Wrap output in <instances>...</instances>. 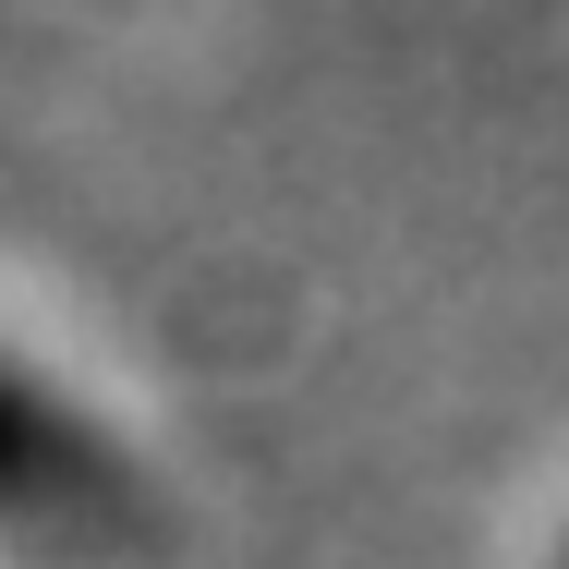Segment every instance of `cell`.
<instances>
[{"mask_svg": "<svg viewBox=\"0 0 569 569\" xmlns=\"http://www.w3.org/2000/svg\"><path fill=\"white\" fill-rule=\"evenodd\" d=\"M0 558L12 569H170L182 558L170 472L24 351H0Z\"/></svg>", "mask_w": 569, "mask_h": 569, "instance_id": "obj_1", "label": "cell"}, {"mask_svg": "<svg viewBox=\"0 0 569 569\" xmlns=\"http://www.w3.org/2000/svg\"><path fill=\"white\" fill-rule=\"evenodd\" d=\"M546 569H569V546H558V558H546Z\"/></svg>", "mask_w": 569, "mask_h": 569, "instance_id": "obj_2", "label": "cell"}]
</instances>
